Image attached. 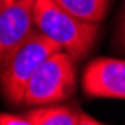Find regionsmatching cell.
I'll use <instances>...</instances> for the list:
<instances>
[{
  "label": "cell",
  "instance_id": "6da1fadb",
  "mask_svg": "<svg viewBox=\"0 0 125 125\" xmlns=\"http://www.w3.org/2000/svg\"><path fill=\"white\" fill-rule=\"evenodd\" d=\"M34 22L37 30L55 42L74 61L86 57L100 31L98 22L74 17L54 0H36Z\"/></svg>",
  "mask_w": 125,
  "mask_h": 125
},
{
  "label": "cell",
  "instance_id": "7a4b0ae2",
  "mask_svg": "<svg viewBox=\"0 0 125 125\" xmlns=\"http://www.w3.org/2000/svg\"><path fill=\"white\" fill-rule=\"evenodd\" d=\"M62 51L60 46L45 36L40 30H36L30 39L15 52L12 60L2 67V89L8 101L12 104L24 103V94L28 81L34 72L55 52Z\"/></svg>",
  "mask_w": 125,
  "mask_h": 125
},
{
  "label": "cell",
  "instance_id": "3957f363",
  "mask_svg": "<svg viewBox=\"0 0 125 125\" xmlns=\"http://www.w3.org/2000/svg\"><path fill=\"white\" fill-rule=\"evenodd\" d=\"M76 91L74 60L64 51H58L43 61L28 81L24 104H51L70 98Z\"/></svg>",
  "mask_w": 125,
  "mask_h": 125
},
{
  "label": "cell",
  "instance_id": "277c9868",
  "mask_svg": "<svg viewBox=\"0 0 125 125\" xmlns=\"http://www.w3.org/2000/svg\"><path fill=\"white\" fill-rule=\"evenodd\" d=\"M36 0H0V66L5 67L36 31Z\"/></svg>",
  "mask_w": 125,
  "mask_h": 125
},
{
  "label": "cell",
  "instance_id": "5b68a950",
  "mask_svg": "<svg viewBox=\"0 0 125 125\" xmlns=\"http://www.w3.org/2000/svg\"><path fill=\"white\" fill-rule=\"evenodd\" d=\"M82 86L91 97L125 98V61L115 58L91 61L83 72Z\"/></svg>",
  "mask_w": 125,
  "mask_h": 125
},
{
  "label": "cell",
  "instance_id": "8992f818",
  "mask_svg": "<svg viewBox=\"0 0 125 125\" xmlns=\"http://www.w3.org/2000/svg\"><path fill=\"white\" fill-rule=\"evenodd\" d=\"M34 125H79L82 112L73 106H45L27 113Z\"/></svg>",
  "mask_w": 125,
  "mask_h": 125
},
{
  "label": "cell",
  "instance_id": "52a82bcc",
  "mask_svg": "<svg viewBox=\"0 0 125 125\" xmlns=\"http://www.w3.org/2000/svg\"><path fill=\"white\" fill-rule=\"evenodd\" d=\"M54 2L77 18L98 22L104 18L110 0H54Z\"/></svg>",
  "mask_w": 125,
  "mask_h": 125
},
{
  "label": "cell",
  "instance_id": "ba28073f",
  "mask_svg": "<svg viewBox=\"0 0 125 125\" xmlns=\"http://www.w3.org/2000/svg\"><path fill=\"white\" fill-rule=\"evenodd\" d=\"M0 125H34V124L27 115L17 116V115H10V113H2Z\"/></svg>",
  "mask_w": 125,
  "mask_h": 125
},
{
  "label": "cell",
  "instance_id": "9c48e42d",
  "mask_svg": "<svg viewBox=\"0 0 125 125\" xmlns=\"http://www.w3.org/2000/svg\"><path fill=\"white\" fill-rule=\"evenodd\" d=\"M119 42L122 45V48L125 49V10L122 15V21H121V27H119Z\"/></svg>",
  "mask_w": 125,
  "mask_h": 125
},
{
  "label": "cell",
  "instance_id": "30bf717a",
  "mask_svg": "<svg viewBox=\"0 0 125 125\" xmlns=\"http://www.w3.org/2000/svg\"><path fill=\"white\" fill-rule=\"evenodd\" d=\"M79 125H104V124H101V122H98L97 119H94V118H91V116L82 113V119H81V124H79Z\"/></svg>",
  "mask_w": 125,
  "mask_h": 125
}]
</instances>
